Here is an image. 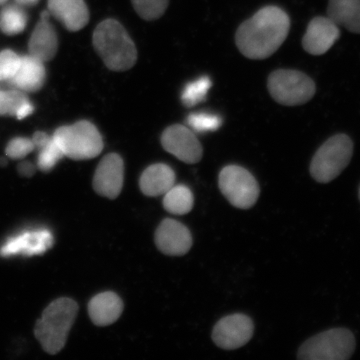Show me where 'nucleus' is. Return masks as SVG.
Listing matches in <instances>:
<instances>
[{
  "label": "nucleus",
  "mask_w": 360,
  "mask_h": 360,
  "mask_svg": "<svg viewBox=\"0 0 360 360\" xmlns=\"http://www.w3.org/2000/svg\"><path fill=\"white\" fill-rule=\"evenodd\" d=\"M290 20L283 9L265 6L239 26L236 44L250 59L262 60L276 53L290 32Z\"/></svg>",
  "instance_id": "f257e3e1"
},
{
  "label": "nucleus",
  "mask_w": 360,
  "mask_h": 360,
  "mask_svg": "<svg viewBox=\"0 0 360 360\" xmlns=\"http://www.w3.org/2000/svg\"><path fill=\"white\" fill-rule=\"evenodd\" d=\"M92 42L108 70L127 71L136 63L134 42L117 20L110 18L99 23L94 30Z\"/></svg>",
  "instance_id": "f03ea898"
},
{
  "label": "nucleus",
  "mask_w": 360,
  "mask_h": 360,
  "mask_svg": "<svg viewBox=\"0 0 360 360\" xmlns=\"http://www.w3.org/2000/svg\"><path fill=\"white\" fill-rule=\"evenodd\" d=\"M77 312V303L68 297L54 300L44 309L37 322L34 333L45 352L58 354L65 347Z\"/></svg>",
  "instance_id": "7ed1b4c3"
},
{
  "label": "nucleus",
  "mask_w": 360,
  "mask_h": 360,
  "mask_svg": "<svg viewBox=\"0 0 360 360\" xmlns=\"http://www.w3.org/2000/svg\"><path fill=\"white\" fill-rule=\"evenodd\" d=\"M354 155V142L347 134H336L317 149L310 163V174L319 184H328L347 167Z\"/></svg>",
  "instance_id": "20e7f679"
},
{
  "label": "nucleus",
  "mask_w": 360,
  "mask_h": 360,
  "mask_svg": "<svg viewBox=\"0 0 360 360\" xmlns=\"http://www.w3.org/2000/svg\"><path fill=\"white\" fill-rule=\"evenodd\" d=\"M52 139L71 160H91L103 153V137L96 125L86 120L59 127Z\"/></svg>",
  "instance_id": "39448f33"
},
{
  "label": "nucleus",
  "mask_w": 360,
  "mask_h": 360,
  "mask_svg": "<svg viewBox=\"0 0 360 360\" xmlns=\"http://www.w3.org/2000/svg\"><path fill=\"white\" fill-rule=\"evenodd\" d=\"M356 342L347 328H333L305 341L298 350L302 360H347L354 354Z\"/></svg>",
  "instance_id": "423d86ee"
},
{
  "label": "nucleus",
  "mask_w": 360,
  "mask_h": 360,
  "mask_svg": "<svg viewBox=\"0 0 360 360\" xmlns=\"http://www.w3.org/2000/svg\"><path fill=\"white\" fill-rule=\"evenodd\" d=\"M267 89L277 103L285 106L307 103L316 91L314 82L309 75L293 70L274 71L267 80Z\"/></svg>",
  "instance_id": "0eeeda50"
},
{
  "label": "nucleus",
  "mask_w": 360,
  "mask_h": 360,
  "mask_svg": "<svg viewBox=\"0 0 360 360\" xmlns=\"http://www.w3.org/2000/svg\"><path fill=\"white\" fill-rule=\"evenodd\" d=\"M219 184L226 200L241 210L255 205L259 196V186L255 176L238 165L225 167L220 172Z\"/></svg>",
  "instance_id": "6e6552de"
},
{
  "label": "nucleus",
  "mask_w": 360,
  "mask_h": 360,
  "mask_svg": "<svg viewBox=\"0 0 360 360\" xmlns=\"http://www.w3.org/2000/svg\"><path fill=\"white\" fill-rule=\"evenodd\" d=\"M161 144L170 155L188 165L200 162L202 148L198 137L184 125L168 127L161 135Z\"/></svg>",
  "instance_id": "1a4fd4ad"
},
{
  "label": "nucleus",
  "mask_w": 360,
  "mask_h": 360,
  "mask_svg": "<svg viewBox=\"0 0 360 360\" xmlns=\"http://www.w3.org/2000/svg\"><path fill=\"white\" fill-rule=\"evenodd\" d=\"M255 326L245 314H232L220 319L212 331L215 345L224 349H236L251 340Z\"/></svg>",
  "instance_id": "9d476101"
},
{
  "label": "nucleus",
  "mask_w": 360,
  "mask_h": 360,
  "mask_svg": "<svg viewBox=\"0 0 360 360\" xmlns=\"http://www.w3.org/2000/svg\"><path fill=\"white\" fill-rule=\"evenodd\" d=\"M124 163L116 153L104 156L94 177V188L97 194L115 200L122 191Z\"/></svg>",
  "instance_id": "9b49d317"
},
{
  "label": "nucleus",
  "mask_w": 360,
  "mask_h": 360,
  "mask_svg": "<svg viewBox=\"0 0 360 360\" xmlns=\"http://www.w3.org/2000/svg\"><path fill=\"white\" fill-rule=\"evenodd\" d=\"M155 243L161 252L179 257L188 252L193 245L191 231L176 220H163L155 231Z\"/></svg>",
  "instance_id": "f8f14e48"
},
{
  "label": "nucleus",
  "mask_w": 360,
  "mask_h": 360,
  "mask_svg": "<svg viewBox=\"0 0 360 360\" xmlns=\"http://www.w3.org/2000/svg\"><path fill=\"white\" fill-rule=\"evenodd\" d=\"M340 37V27L335 21L324 16H317L307 26L302 39V46L312 56H321L333 46Z\"/></svg>",
  "instance_id": "ddd939ff"
},
{
  "label": "nucleus",
  "mask_w": 360,
  "mask_h": 360,
  "mask_svg": "<svg viewBox=\"0 0 360 360\" xmlns=\"http://www.w3.org/2000/svg\"><path fill=\"white\" fill-rule=\"evenodd\" d=\"M53 245V236L46 229L23 232L20 236L9 239L0 250V255L4 257L14 255H42Z\"/></svg>",
  "instance_id": "4468645a"
},
{
  "label": "nucleus",
  "mask_w": 360,
  "mask_h": 360,
  "mask_svg": "<svg viewBox=\"0 0 360 360\" xmlns=\"http://www.w3.org/2000/svg\"><path fill=\"white\" fill-rule=\"evenodd\" d=\"M49 11H44L40 15L39 22L35 26L30 42L28 52L30 56L39 59L42 63L51 61L58 52V35L49 21Z\"/></svg>",
  "instance_id": "2eb2a0df"
},
{
  "label": "nucleus",
  "mask_w": 360,
  "mask_h": 360,
  "mask_svg": "<svg viewBox=\"0 0 360 360\" xmlns=\"http://www.w3.org/2000/svg\"><path fill=\"white\" fill-rule=\"evenodd\" d=\"M49 13L71 32H79L89 20L84 0H49Z\"/></svg>",
  "instance_id": "dca6fc26"
},
{
  "label": "nucleus",
  "mask_w": 360,
  "mask_h": 360,
  "mask_svg": "<svg viewBox=\"0 0 360 360\" xmlns=\"http://www.w3.org/2000/svg\"><path fill=\"white\" fill-rule=\"evenodd\" d=\"M46 78L44 63L34 56H21L15 75L7 82L14 89L22 92H37L42 89Z\"/></svg>",
  "instance_id": "f3484780"
},
{
  "label": "nucleus",
  "mask_w": 360,
  "mask_h": 360,
  "mask_svg": "<svg viewBox=\"0 0 360 360\" xmlns=\"http://www.w3.org/2000/svg\"><path fill=\"white\" fill-rule=\"evenodd\" d=\"M122 311V298L111 291L99 293L89 302V316L97 326H108L115 323Z\"/></svg>",
  "instance_id": "a211bd4d"
},
{
  "label": "nucleus",
  "mask_w": 360,
  "mask_h": 360,
  "mask_svg": "<svg viewBox=\"0 0 360 360\" xmlns=\"http://www.w3.org/2000/svg\"><path fill=\"white\" fill-rule=\"evenodd\" d=\"M174 184V170L163 163H156L146 168L139 180V186L142 193L151 198L163 195Z\"/></svg>",
  "instance_id": "6ab92c4d"
},
{
  "label": "nucleus",
  "mask_w": 360,
  "mask_h": 360,
  "mask_svg": "<svg viewBox=\"0 0 360 360\" xmlns=\"http://www.w3.org/2000/svg\"><path fill=\"white\" fill-rule=\"evenodd\" d=\"M328 13L336 25L360 33V0H329Z\"/></svg>",
  "instance_id": "aec40b11"
},
{
  "label": "nucleus",
  "mask_w": 360,
  "mask_h": 360,
  "mask_svg": "<svg viewBox=\"0 0 360 360\" xmlns=\"http://www.w3.org/2000/svg\"><path fill=\"white\" fill-rule=\"evenodd\" d=\"M27 22V13L20 4H8L0 11V30L4 34H20L25 32Z\"/></svg>",
  "instance_id": "412c9836"
},
{
  "label": "nucleus",
  "mask_w": 360,
  "mask_h": 360,
  "mask_svg": "<svg viewBox=\"0 0 360 360\" xmlns=\"http://www.w3.org/2000/svg\"><path fill=\"white\" fill-rule=\"evenodd\" d=\"M163 206L167 212L175 215L186 214L193 210V194L186 186H174L165 194Z\"/></svg>",
  "instance_id": "4be33fe9"
},
{
  "label": "nucleus",
  "mask_w": 360,
  "mask_h": 360,
  "mask_svg": "<svg viewBox=\"0 0 360 360\" xmlns=\"http://www.w3.org/2000/svg\"><path fill=\"white\" fill-rule=\"evenodd\" d=\"M210 87H212V80L210 77H203L194 80L184 87L181 96L182 103L186 108H193L196 104L200 103L207 96Z\"/></svg>",
  "instance_id": "5701e85b"
},
{
  "label": "nucleus",
  "mask_w": 360,
  "mask_h": 360,
  "mask_svg": "<svg viewBox=\"0 0 360 360\" xmlns=\"http://www.w3.org/2000/svg\"><path fill=\"white\" fill-rule=\"evenodd\" d=\"M30 101L25 92L18 89H0V116H16L18 110Z\"/></svg>",
  "instance_id": "b1692460"
},
{
  "label": "nucleus",
  "mask_w": 360,
  "mask_h": 360,
  "mask_svg": "<svg viewBox=\"0 0 360 360\" xmlns=\"http://www.w3.org/2000/svg\"><path fill=\"white\" fill-rule=\"evenodd\" d=\"M131 2L142 20L153 21L165 14L169 0H131Z\"/></svg>",
  "instance_id": "393cba45"
},
{
  "label": "nucleus",
  "mask_w": 360,
  "mask_h": 360,
  "mask_svg": "<svg viewBox=\"0 0 360 360\" xmlns=\"http://www.w3.org/2000/svg\"><path fill=\"white\" fill-rule=\"evenodd\" d=\"M63 156H65V155H63V151H61L58 143L53 141L51 136V139L49 141V143L39 150L37 168L44 172H51Z\"/></svg>",
  "instance_id": "a878e982"
},
{
  "label": "nucleus",
  "mask_w": 360,
  "mask_h": 360,
  "mask_svg": "<svg viewBox=\"0 0 360 360\" xmlns=\"http://www.w3.org/2000/svg\"><path fill=\"white\" fill-rule=\"evenodd\" d=\"M187 123L195 131H214L221 125V120L219 116L210 113H193L187 118Z\"/></svg>",
  "instance_id": "bb28decb"
},
{
  "label": "nucleus",
  "mask_w": 360,
  "mask_h": 360,
  "mask_svg": "<svg viewBox=\"0 0 360 360\" xmlns=\"http://www.w3.org/2000/svg\"><path fill=\"white\" fill-rule=\"evenodd\" d=\"M35 146L32 139L27 137H15L8 142L6 148V156L11 160H23L33 150Z\"/></svg>",
  "instance_id": "cd10ccee"
},
{
  "label": "nucleus",
  "mask_w": 360,
  "mask_h": 360,
  "mask_svg": "<svg viewBox=\"0 0 360 360\" xmlns=\"http://www.w3.org/2000/svg\"><path fill=\"white\" fill-rule=\"evenodd\" d=\"M20 58L21 56L11 49L0 52V82H7L15 75Z\"/></svg>",
  "instance_id": "c85d7f7f"
},
{
  "label": "nucleus",
  "mask_w": 360,
  "mask_h": 360,
  "mask_svg": "<svg viewBox=\"0 0 360 360\" xmlns=\"http://www.w3.org/2000/svg\"><path fill=\"white\" fill-rule=\"evenodd\" d=\"M32 141L34 143L35 148L39 150L40 148H44L51 141V136L49 134H45L44 131H37L32 136Z\"/></svg>",
  "instance_id": "c756f323"
},
{
  "label": "nucleus",
  "mask_w": 360,
  "mask_h": 360,
  "mask_svg": "<svg viewBox=\"0 0 360 360\" xmlns=\"http://www.w3.org/2000/svg\"><path fill=\"white\" fill-rule=\"evenodd\" d=\"M34 165H32L30 161H22L20 165H18V172L22 175V176L30 177L35 174Z\"/></svg>",
  "instance_id": "7c9ffc66"
},
{
  "label": "nucleus",
  "mask_w": 360,
  "mask_h": 360,
  "mask_svg": "<svg viewBox=\"0 0 360 360\" xmlns=\"http://www.w3.org/2000/svg\"><path fill=\"white\" fill-rule=\"evenodd\" d=\"M33 111H34V108L30 101H27L21 105L20 110H18V113H16L15 117L18 118V120H25V117L32 115Z\"/></svg>",
  "instance_id": "2f4dec72"
},
{
  "label": "nucleus",
  "mask_w": 360,
  "mask_h": 360,
  "mask_svg": "<svg viewBox=\"0 0 360 360\" xmlns=\"http://www.w3.org/2000/svg\"><path fill=\"white\" fill-rule=\"evenodd\" d=\"M15 4H20V6L23 7H30L35 6L39 0H14Z\"/></svg>",
  "instance_id": "473e14b6"
},
{
  "label": "nucleus",
  "mask_w": 360,
  "mask_h": 360,
  "mask_svg": "<svg viewBox=\"0 0 360 360\" xmlns=\"http://www.w3.org/2000/svg\"><path fill=\"white\" fill-rule=\"evenodd\" d=\"M8 0H0V6H6Z\"/></svg>",
  "instance_id": "72a5a7b5"
},
{
  "label": "nucleus",
  "mask_w": 360,
  "mask_h": 360,
  "mask_svg": "<svg viewBox=\"0 0 360 360\" xmlns=\"http://www.w3.org/2000/svg\"><path fill=\"white\" fill-rule=\"evenodd\" d=\"M359 200H360V187H359Z\"/></svg>",
  "instance_id": "f704fd0d"
},
{
  "label": "nucleus",
  "mask_w": 360,
  "mask_h": 360,
  "mask_svg": "<svg viewBox=\"0 0 360 360\" xmlns=\"http://www.w3.org/2000/svg\"><path fill=\"white\" fill-rule=\"evenodd\" d=\"M0 89H2L1 85H0Z\"/></svg>",
  "instance_id": "c9c22d12"
}]
</instances>
